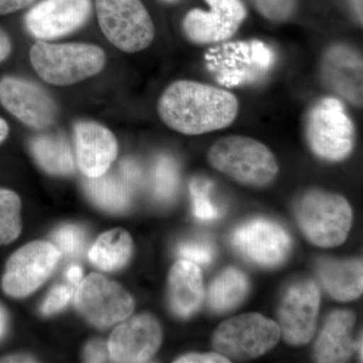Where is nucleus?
<instances>
[{"instance_id": "f257e3e1", "label": "nucleus", "mask_w": 363, "mask_h": 363, "mask_svg": "<svg viewBox=\"0 0 363 363\" xmlns=\"http://www.w3.org/2000/svg\"><path fill=\"white\" fill-rule=\"evenodd\" d=\"M238 111L240 104L233 93L189 80L172 83L157 104L164 124L187 135L225 128L235 121Z\"/></svg>"}, {"instance_id": "f03ea898", "label": "nucleus", "mask_w": 363, "mask_h": 363, "mask_svg": "<svg viewBox=\"0 0 363 363\" xmlns=\"http://www.w3.org/2000/svg\"><path fill=\"white\" fill-rule=\"evenodd\" d=\"M212 168L250 187L269 185L279 173L271 150L247 136L230 135L217 140L208 152Z\"/></svg>"}, {"instance_id": "7ed1b4c3", "label": "nucleus", "mask_w": 363, "mask_h": 363, "mask_svg": "<svg viewBox=\"0 0 363 363\" xmlns=\"http://www.w3.org/2000/svg\"><path fill=\"white\" fill-rule=\"evenodd\" d=\"M295 213L302 233L319 247L342 245L352 225V209L347 200L323 191L304 193L296 203Z\"/></svg>"}, {"instance_id": "20e7f679", "label": "nucleus", "mask_w": 363, "mask_h": 363, "mask_svg": "<svg viewBox=\"0 0 363 363\" xmlns=\"http://www.w3.org/2000/svg\"><path fill=\"white\" fill-rule=\"evenodd\" d=\"M30 63L45 82L57 86L75 84L104 69L106 56L90 44H49L38 42L30 51Z\"/></svg>"}, {"instance_id": "39448f33", "label": "nucleus", "mask_w": 363, "mask_h": 363, "mask_svg": "<svg viewBox=\"0 0 363 363\" xmlns=\"http://www.w3.org/2000/svg\"><path fill=\"white\" fill-rule=\"evenodd\" d=\"M305 130L310 150L319 159L341 162L352 152L354 125L337 98L318 100L308 111Z\"/></svg>"}, {"instance_id": "423d86ee", "label": "nucleus", "mask_w": 363, "mask_h": 363, "mask_svg": "<svg viewBox=\"0 0 363 363\" xmlns=\"http://www.w3.org/2000/svg\"><path fill=\"white\" fill-rule=\"evenodd\" d=\"M279 337L277 322L259 313H247L222 322L212 336V347L229 360L252 359L271 351Z\"/></svg>"}, {"instance_id": "0eeeda50", "label": "nucleus", "mask_w": 363, "mask_h": 363, "mask_svg": "<svg viewBox=\"0 0 363 363\" xmlns=\"http://www.w3.org/2000/svg\"><path fill=\"white\" fill-rule=\"evenodd\" d=\"M98 23L119 50L138 52L155 39V26L140 0H96Z\"/></svg>"}, {"instance_id": "6e6552de", "label": "nucleus", "mask_w": 363, "mask_h": 363, "mask_svg": "<svg viewBox=\"0 0 363 363\" xmlns=\"http://www.w3.org/2000/svg\"><path fill=\"white\" fill-rule=\"evenodd\" d=\"M60 259L61 252L47 241L23 245L7 260L2 290L9 297L30 296L49 279Z\"/></svg>"}, {"instance_id": "1a4fd4ad", "label": "nucleus", "mask_w": 363, "mask_h": 363, "mask_svg": "<svg viewBox=\"0 0 363 363\" xmlns=\"http://www.w3.org/2000/svg\"><path fill=\"white\" fill-rule=\"evenodd\" d=\"M75 305L93 325L104 328L124 321L135 309L130 294L101 274H91L81 281Z\"/></svg>"}, {"instance_id": "9d476101", "label": "nucleus", "mask_w": 363, "mask_h": 363, "mask_svg": "<svg viewBox=\"0 0 363 363\" xmlns=\"http://www.w3.org/2000/svg\"><path fill=\"white\" fill-rule=\"evenodd\" d=\"M319 288L311 279H301L289 286L279 303V327L284 340L293 346L309 343L316 330Z\"/></svg>"}, {"instance_id": "9b49d317", "label": "nucleus", "mask_w": 363, "mask_h": 363, "mask_svg": "<svg viewBox=\"0 0 363 363\" xmlns=\"http://www.w3.org/2000/svg\"><path fill=\"white\" fill-rule=\"evenodd\" d=\"M233 245L252 264L271 269L285 262L292 248V240L286 229L277 222L255 218L234 230Z\"/></svg>"}, {"instance_id": "f8f14e48", "label": "nucleus", "mask_w": 363, "mask_h": 363, "mask_svg": "<svg viewBox=\"0 0 363 363\" xmlns=\"http://www.w3.org/2000/svg\"><path fill=\"white\" fill-rule=\"evenodd\" d=\"M0 104L21 123L43 130L54 123L57 105L44 88L26 79H0Z\"/></svg>"}, {"instance_id": "ddd939ff", "label": "nucleus", "mask_w": 363, "mask_h": 363, "mask_svg": "<svg viewBox=\"0 0 363 363\" xmlns=\"http://www.w3.org/2000/svg\"><path fill=\"white\" fill-rule=\"evenodd\" d=\"M209 11L195 9L189 11L183 21L184 32L195 44L224 42L238 32L247 18L241 0H205Z\"/></svg>"}, {"instance_id": "4468645a", "label": "nucleus", "mask_w": 363, "mask_h": 363, "mask_svg": "<svg viewBox=\"0 0 363 363\" xmlns=\"http://www.w3.org/2000/svg\"><path fill=\"white\" fill-rule=\"evenodd\" d=\"M162 331L159 321L149 314L125 320L109 338V357L116 362H147L161 346Z\"/></svg>"}, {"instance_id": "2eb2a0df", "label": "nucleus", "mask_w": 363, "mask_h": 363, "mask_svg": "<svg viewBox=\"0 0 363 363\" xmlns=\"http://www.w3.org/2000/svg\"><path fill=\"white\" fill-rule=\"evenodd\" d=\"M90 13V0H43L26 13V26L37 39H58L84 25Z\"/></svg>"}, {"instance_id": "dca6fc26", "label": "nucleus", "mask_w": 363, "mask_h": 363, "mask_svg": "<svg viewBox=\"0 0 363 363\" xmlns=\"http://www.w3.org/2000/svg\"><path fill=\"white\" fill-rule=\"evenodd\" d=\"M213 57L221 61H215L213 66L218 69L219 80L228 86L262 77L274 62L271 50L257 40L226 44Z\"/></svg>"}, {"instance_id": "f3484780", "label": "nucleus", "mask_w": 363, "mask_h": 363, "mask_svg": "<svg viewBox=\"0 0 363 363\" xmlns=\"http://www.w3.org/2000/svg\"><path fill=\"white\" fill-rule=\"evenodd\" d=\"M320 72L327 87L362 106V59L357 52L346 45H333L325 52Z\"/></svg>"}, {"instance_id": "a211bd4d", "label": "nucleus", "mask_w": 363, "mask_h": 363, "mask_svg": "<svg viewBox=\"0 0 363 363\" xmlns=\"http://www.w3.org/2000/svg\"><path fill=\"white\" fill-rule=\"evenodd\" d=\"M75 140L81 172L88 178L104 175L118 152L113 133L101 124L80 121L75 126Z\"/></svg>"}, {"instance_id": "6ab92c4d", "label": "nucleus", "mask_w": 363, "mask_h": 363, "mask_svg": "<svg viewBox=\"0 0 363 363\" xmlns=\"http://www.w3.org/2000/svg\"><path fill=\"white\" fill-rule=\"evenodd\" d=\"M357 317L350 310H336L329 315L314 348L317 362H346L355 352L352 331Z\"/></svg>"}, {"instance_id": "aec40b11", "label": "nucleus", "mask_w": 363, "mask_h": 363, "mask_svg": "<svg viewBox=\"0 0 363 363\" xmlns=\"http://www.w3.org/2000/svg\"><path fill=\"white\" fill-rule=\"evenodd\" d=\"M168 293L169 308L176 316H193L204 298L203 276L198 264L187 259L177 262L169 271Z\"/></svg>"}, {"instance_id": "412c9836", "label": "nucleus", "mask_w": 363, "mask_h": 363, "mask_svg": "<svg viewBox=\"0 0 363 363\" xmlns=\"http://www.w3.org/2000/svg\"><path fill=\"white\" fill-rule=\"evenodd\" d=\"M316 266L318 277L332 298L340 302H350L362 295V259L320 257Z\"/></svg>"}, {"instance_id": "4be33fe9", "label": "nucleus", "mask_w": 363, "mask_h": 363, "mask_svg": "<svg viewBox=\"0 0 363 363\" xmlns=\"http://www.w3.org/2000/svg\"><path fill=\"white\" fill-rule=\"evenodd\" d=\"M250 281L245 272L235 267L221 272L210 284L207 302L217 314H226L238 308L247 298Z\"/></svg>"}, {"instance_id": "5701e85b", "label": "nucleus", "mask_w": 363, "mask_h": 363, "mask_svg": "<svg viewBox=\"0 0 363 363\" xmlns=\"http://www.w3.org/2000/svg\"><path fill=\"white\" fill-rule=\"evenodd\" d=\"M131 236L123 229H112L100 235L89 252L93 264L104 271L121 269L128 264L133 255Z\"/></svg>"}, {"instance_id": "b1692460", "label": "nucleus", "mask_w": 363, "mask_h": 363, "mask_svg": "<svg viewBox=\"0 0 363 363\" xmlns=\"http://www.w3.org/2000/svg\"><path fill=\"white\" fill-rule=\"evenodd\" d=\"M30 152L38 164L51 175L73 173L75 162L70 145L61 135H39L30 142Z\"/></svg>"}, {"instance_id": "393cba45", "label": "nucleus", "mask_w": 363, "mask_h": 363, "mask_svg": "<svg viewBox=\"0 0 363 363\" xmlns=\"http://www.w3.org/2000/svg\"><path fill=\"white\" fill-rule=\"evenodd\" d=\"M85 189L91 200L109 212H123L130 207L131 193L125 181L113 175L89 178Z\"/></svg>"}, {"instance_id": "a878e982", "label": "nucleus", "mask_w": 363, "mask_h": 363, "mask_svg": "<svg viewBox=\"0 0 363 363\" xmlns=\"http://www.w3.org/2000/svg\"><path fill=\"white\" fill-rule=\"evenodd\" d=\"M21 203L13 191L0 188V245L13 242L21 233Z\"/></svg>"}, {"instance_id": "bb28decb", "label": "nucleus", "mask_w": 363, "mask_h": 363, "mask_svg": "<svg viewBox=\"0 0 363 363\" xmlns=\"http://www.w3.org/2000/svg\"><path fill=\"white\" fill-rule=\"evenodd\" d=\"M179 184L177 164L171 157H161L155 171V194L161 201H168L175 195Z\"/></svg>"}, {"instance_id": "cd10ccee", "label": "nucleus", "mask_w": 363, "mask_h": 363, "mask_svg": "<svg viewBox=\"0 0 363 363\" xmlns=\"http://www.w3.org/2000/svg\"><path fill=\"white\" fill-rule=\"evenodd\" d=\"M210 182L194 180L191 183V195L193 198V210L199 220L212 221L218 217V209L210 200Z\"/></svg>"}, {"instance_id": "c85d7f7f", "label": "nucleus", "mask_w": 363, "mask_h": 363, "mask_svg": "<svg viewBox=\"0 0 363 363\" xmlns=\"http://www.w3.org/2000/svg\"><path fill=\"white\" fill-rule=\"evenodd\" d=\"M52 240L60 250L70 257H80L85 247V233L75 225H66L52 234Z\"/></svg>"}, {"instance_id": "c756f323", "label": "nucleus", "mask_w": 363, "mask_h": 363, "mask_svg": "<svg viewBox=\"0 0 363 363\" xmlns=\"http://www.w3.org/2000/svg\"><path fill=\"white\" fill-rule=\"evenodd\" d=\"M260 14L272 21H285L295 11L296 0H252Z\"/></svg>"}, {"instance_id": "7c9ffc66", "label": "nucleus", "mask_w": 363, "mask_h": 363, "mask_svg": "<svg viewBox=\"0 0 363 363\" xmlns=\"http://www.w3.org/2000/svg\"><path fill=\"white\" fill-rule=\"evenodd\" d=\"M179 255L183 259L190 260L196 264H208L214 257L213 245L207 241H196L181 245Z\"/></svg>"}, {"instance_id": "2f4dec72", "label": "nucleus", "mask_w": 363, "mask_h": 363, "mask_svg": "<svg viewBox=\"0 0 363 363\" xmlns=\"http://www.w3.org/2000/svg\"><path fill=\"white\" fill-rule=\"evenodd\" d=\"M74 285H60L55 286L45 298L44 304L42 306V313L45 316L55 314L61 311L69 301L71 300L74 294Z\"/></svg>"}, {"instance_id": "473e14b6", "label": "nucleus", "mask_w": 363, "mask_h": 363, "mask_svg": "<svg viewBox=\"0 0 363 363\" xmlns=\"http://www.w3.org/2000/svg\"><path fill=\"white\" fill-rule=\"evenodd\" d=\"M84 358L87 362H106L109 360V351L107 343L102 340H93L87 344L84 351Z\"/></svg>"}, {"instance_id": "72a5a7b5", "label": "nucleus", "mask_w": 363, "mask_h": 363, "mask_svg": "<svg viewBox=\"0 0 363 363\" xmlns=\"http://www.w3.org/2000/svg\"><path fill=\"white\" fill-rule=\"evenodd\" d=\"M177 363H228V358L217 352L189 353L175 360Z\"/></svg>"}, {"instance_id": "f704fd0d", "label": "nucleus", "mask_w": 363, "mask_h": 363, "mask_svg": "<svg viewBox=\"0 0 363 363\" xmlns=\"http://www.w3.org/2000/svg\"><path fill=\"white\" fill-rule=\"evenodd\" d=\"M121 172H123V180L130 186H136L142 180V171L135 162L131 160H125L121 162Z\"/></svg>"}, {"instance_id": "c9c22d12", "label": "nucleus", "mask_w": 363, "mask_h": 363, "mask_svg": "<svg viewBox=\"0 0 363 363\" xmlns=\"http://www.w3.org/2000/svg\"><path fill=\"white\" fill-rule=\"evenodd\" d=\"M35 0H0V16L16 13L32 4Z\"/></svg>"}, {"instance_id": "e433bc0d", "label": "nucleus", "mask_w": 363, "mask_h": 363, "mask_svg": "<svg viewBox=\"0 0 363 363\" xmlns=\"http://www.w3.org/2000/svg\"><path fill=\"white\" fill-rule=\"evenodd\" d=\"M13 50L11 38L0 28V63L6 61Z\"/></svg>"}, {"instance_id": "4c0bfd02", "label": "nucleus", "mask_w": 363, "mask_h": 363, "mask_svg": "<svg viewBox=\"0 0 363 363\" xmlns=\"http://www.w3.org/2000/svg\"><path fill=\"white\" fill-rule=\"evenodd\" d=\"M67 279L72 285L77 286L82 279V269L78 266L69 267L68 271H67Z\"/></svg>"}, {"instance_id": "58836bf2", "label": "nucleus", "mask_w": 363, "mask_h": 363, "mask_svg": "<svg viewBox=\"0 0 363 363\" xmlns=\"http://www.w3.org/2000/svg\"><path fill=\"white\" fill-rule=\"evenodd\" d=\"M9 327V315L4 306L0 304V340L4 337Z\"/></svg>"}, {"instance_id": "ea45409f", "label": "nucleus", "mask_w": 363, "mask_h": 363, "mask_svg": "<svg viewBox=\"0 0 363 363\" xmlns=\"http://www.w3.org/2000/svg\"><path fill=\"white\" fill-rule=\"evenodd\" d=\"M32 357H26V355H11L1 358L0 362H33Z\"/></svg>"}, {"instance_id": "a19ab883", "label": "nucleus", "mask_w": 363, "mask_h": 363, "mask_svg": "<svg viewBox=\"0 0 363 363\" xmlns=\"http://www.w3.org/2000/svg\"><path fill=\"white\" fill-rule=\"evenodd\" d=\"M9 133V126L4 118L0 117V143L6 140Z\"/></svg>"}, {"instance_id": "79ce46f5", "label": "nucleus", "mask_w": 363, "mask_h": 363, "mask_svg": "<svg viewBox=\"0 0 363 363\" xmlns=\"http://www.w3.org/2000/svg\"><path fill=\"white\" fill-rule=\"evenodd\" d=\"M360 23H362V0H351Z\"/></svg>"}, {"instance_id": "37998d69", "label": "nucleus", "mask_w": 363, "mask_h": 363, "mask_svg": "<svg viewBox=\"0 0 363 363\" xmlns=\"http://www.w3.org/2000/svg\"><path fill=\"white\" fill-rule=\"evenodd\" d=\"M164 1L174 2L176 1V0H164Z\"/></svg>"}]
</instances>
